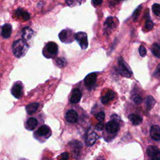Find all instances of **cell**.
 I'll return each instance as SVG.
<instances>
[{
  "instance_id": "1",
  "label": "cell",
  "mask_w": 160,
  "mask_h": 160,
  "mask_svg": "<svg viewBox=\"0 0 160 160\" xmlns=\"http://www.w3.org/2000/svg\"><path fill=\"white\" fill-rule=\"evenodd\" d=\"M12 48L14 56L18 58H20L26 54L29 49V46L28 44L22 39H19L13 42Z\"/></svg>"
},
{
  "instance_id": "2",
  "label": "cell",
  "mask_w": 160,
  "mask_h": 160,
  "mask_svg": "<svg viewBox=\"0 0 160 160\" xmlns=\"http://www.w3.org/2000/svg\"><path fill=\"white\" fill-rule=\"evenodd\" d=\"M118 69L119 73L126 78H130L132 75L131 69L127 66L126 63L123 61L122 58H119L118 59Z\"/></svg>"
},
{
  "instance_id": "3",
  "label": "cell",
  "mask_w": 160,
  "mask_h": 160,
  "mask_svg": "<svg viewBox=\"0 0 160 160\" xmlns=\"http://www.w3.org/2000/svg\"><path fill=\"white\" fill-rule=\"evenodd\" d=\"M74 38L79 43L82 49H85L88 46V36L86 32H78L74 35Z\"/></svg>"
},
{
  "instance_id": "4",
  "label": "cell",
  "mask_w": 160,
  "mask_h": 160,
  "mask_svg": "<svg viewBox=\"0 0 160 160\" xmlns=\"http://www.w3.org/2000/svg\"><path fill=\"white\" fill-rule=\"evenodd\" d=\"M46 51V53L44 54V56L46 57L47 55L48 54V55H49V58H52V56H56V54L58 53V46L56 43H55L54 42H49L46 45L43 51Z\"/></svg>"
},
{
  "instance_id": "5",
  "label": "cell",
  "mask_w": 160,
  "mask_h": 160,
  "mask_svg": "<svg viewBox=\"0 0 160 160\" xmlns=\"http://www.w3.org/2000/svg\"><path fill=\"white\" fill-rule=\"evenodd\" d=\"M73 34L69 29H63L59 34V38L61 42L69 43L73 41Z\"/></svg>"
},
{
  "instance_id": "6",
  "label": "cell",
  "mask_w": 160,
  "mask_h": 160,
  "mask_svg": "<svg viewBox=\"0 0 160 160\" xmlns=\"http://www.w3.org/2000/svg\"><path fill=\"white\" fill-rule=\"evenodd\" d=\"M147 154L151 160H160V152L159 149L154 146H149L146 150Z\"/></svg>"
},
{
  "instance_id": "7",
  "label": "cell",
  "mask_w": 160,
  "mask_h": 160,
  "mask_svg": "<svg viewBox=\"0 0 160 160\" xmlns=\"http://www.w3.org/2000/svg\"><path fill=\"white\" fill-rule=\"evenodd\" d=\"M97 75L95 72H91L88 74L84 78V84L89 89H92L96 82Z\"/></svg>"
},
{
  "instance_id": "8",
  "label": "cell",
  "mask_w": 160,
  "mask_h": 160,
  "mask_svg": "<svg viewBox=\"0 0 160 160\" xmlns=\"http://www.w3.org/2000/svg\"><path fill=\"white\" fill-rule=\"evenodd\" d=\"M106 129L109 133L114 134L119 131V124L115 120L109 121L106 124Z\"/></svg>"
},
{
  "instance_id": "9",
  "label": "cell",
  "mask_w": 160,
  "mask_h": 160,
  "mask_svg": "<svg viewBox=\"0 0 160 160\" xmlns=\"http://www.w3.org/2000/svg\"><path fill=\"white\" fill-rule=\"evenodd\" d=\"M66 120L70 123H75L78 120V114L75 110H68L65 115Z\"/></svg>"
},
{
  "instance_id": "10",
  "label": "cell",
  "mask_w": 160,
  "mask_h": 160,
  "mask_svg": "<svg viewBox=\"0 0 160 160\" xmlns=\"http://www.w3.org/2000/svg\"><path fill=\"white\" fill-rule=\"evenodd\" d=\"M34 36V31L29 28L26 27L22 29V40L28 44V41H29Z\"/></svg>"
},
{
  "instance_id": "11",
  "label": "cell",
  "mask_w": 160,
  "mask_h": 160,
  "mask_svg": "<svg viewBox=\"0 0 160 160\" xmlns=\"http://www.w3.org/2000/svg\"><path fill=\"white\" fill-rule=\"evenodd\" d=\"M11 94L12 96L17 98L19 99L22 95V87L20 84H15L11 88Z\"/></svg>"
},
{
  "instance_id": "12",
  "label": "cell",
  "mask_w": 160,
  "mask_h": 160,
  "mask_svg": "<svg viewBox=\"0 0 160 160\" xmlns=\"http://www.w3.org/2000/svg\"><path fill=\"white\" fill-rule=\"evenodd\" d=\"M150 135L154 141H159L160 139V128L158 125H153L151 127Z\"/></svg>"
},
{
  "instance_id": "13",
  "label": "cell",
  "mask_w": 160,
  "mask_h": 160,
  "mask_svg": "<svg viewBox=\"0 0 160 160\" xmlns=\"http://www.w3.org/2000/svg\"><path fill=\"white\" fill-rule=\"evenodd\" d=\"M98 138V136L96 133L92 132L91 133H89L86 138L85 142L88 146H92L96 141V140Z\"/></svg>"
},
{
  "instance_id": "14",
  "label": "cell",
  "mask_w": 160,
  "mask_h": 160,
  "mask_svg": "<svg viewBox=\"0 0 160 160\" xmlns=\"http://www.w3.org/2000/svg\"><path fill=\"white\" fill-rule=\"evenodd\" d=\"M81 92L78 89H75L73 90L70 98V102L71 103H77L78 102L81 98Z\"/></svg>"
},
{
  "instance_id": "15",
  "label": "cell",
  "mask_w": 160,
  "mask_h": 160,
  "mask_svg": "<svg viewBox=\"0 0 160 160\" xmlns=\"http://www.w3.org/2000/svg\"><path fill=\"white\" fill-rule=\"evenodd\" d=\"M12 32V26L9 24H6L2 27L1 35L4 38H8L10 37Z\"/></svg>"
},
{
  "instance_id": "16",
  "label": "cell",
  "mask_w": 160,
  "mask_h": 160,
  "mask_svg": "<svg viewBox=\"0 0 160 160\" xmlns=\"http://www.w3.org/2000/svg\"><path fill=\"white\" fill-rule=\"evenodd\" d=\"M115 96V93L112 90H109L101 98V102L103 104H107L110 101L113 99Z\"/></svg>"
},
{
  "instance_id": "17",
  "label": "cell",
  "mask_w": 160,
  "mask_h": 160,
  "mask_svg": "<svg viewBox=\"0 0 160 160\" xmlns=\"http://www.w3.org/2000/svg\"><path fill=\"white\" fill-rule=\"evenodd\" d=\"M38 125V121L34 118H30L26 121V128L30 131L34 130Z\"/></svg>"
},
{
  "instance_id": "18",
  "label": "cell",
  "mask_w": 160,
  "mask_h": 160,
  "mask_svg": "<svg viewBox=\"0 0 160 160\" xmlns=\"http://www.w3.org/2000/svg\"><path fill=\"white\" fill-rule=\"evenodd\" d=\"M15 13L18 17L22 18L24 21H28L30 18V14L27 11H24L22 9H18Z\"/></svg>"
},
{
  "instance_id": "19",
  "label": "cell",
  "mask_w": 160,
  "mask_h": 160,
  "mask_svg": "<svg viewBox=\"0 0 160 160\" xmlns=\"http://www.w3.org/2000/svg\"><path fill=\"white\" fill-rule=\"evenodd\" d=\"M128 118L130 120V121L132 122V124L135 126H137V125H139V124H141L142 122V118H141L139 116L134 114H131L129 115Z\"/></svg>"
},
{
  "instance_id": "20",
  "label": "cell",
  "mask_w": 160,
  "mask_h": 160,
  "mask_svg": "<svg viewBox=\"0 0 160 160\" xmlns=\"http://www.w3.org/2000/svg\"><path fill=\"white\" fill-rule=\"evenodd\" d=\"M50 132V128L47 125H42L38 129L36 133L40 136H45Z\"/></svg>"
},
{
  "instance_id": "21",
  "label": "cell",
  "mask_w": 160,
  "mask_h": 160,
  "mask_svg": "<svg viewBox=\"0 0 160 160\" xmlns=\"http://www.w3.org/2000/svg\"><path fill=\"white\" fill-rule=\"evenodd\" d=\"M38 108H39V104L36 103V102H34V103H31V104H28L26 107V111H27L28 114H32L35 112L37 111Z\"/></svg>"
},
{
  "instance_id": "22",
  "label": "cell",
  "mask_w": 160,
  "mask_h": 160,
  "mask_svg": "<svg viewBox=\"0 0 160 160\" xmlns=\"http://www.w3.org/2000/svg\"><path fill=\"white\" fill-rule=\"evenodd\" d=\"M155 103H156L155 99L151 96H148L147 97L146 100V108L148 111L151 110L153 108Z\"/></svg>"
},
{
  "instance_id": "23",
  "label": "cell",
  "mask_w": 160,
  "mask_h": 160,
  "mask_svg": "<svg viewBox=\"0 0 160 160\" xmlns=\"http://www.w3.org/2000/svg\"><path fill=\"white\" fill-rule=\"evenodd\" d=\"M104 26L106 29H112L115 27V24L113 21V18L112 17H109L106 19L104 22Z\"/></svg>"
},
{
  "instance_id": "24",
  "label": "cell",
  "mask_w": 160,
  "mask_h": 160,
  "mask_svg": "<svg viewBox=\"0 0 160 160\" xmlns=\"http://www.w3.org/2000/svg\"><path fill=\"white\" fill-rule=\"evenodd\" d=\"M151 51L152 53L158 58H159V54H160V48H159V45L158 43H154L153 44V45L152 46L151 48Z\"/></svg>"
},
{
  "instance_id": "25",
  "label": "cell",
  "mask_w": 160,
  "mask_h": 160,
  "mask_svg": "<svg viewBox=\"0 0 160 160\" xmlns=\"http://www.w3.org/2000/svg\"><path fill=\"white\" fill-rule=\"evenodd\" d=\"M152 9L153 12L155 14L156 16H159L160 15V5L158 3H155L152 5Z\"/></svg>"
},
{
  "instance_id": "26",
  "label": "cell",
  "mask_w": 160,
  "mask_h": 160,
  "mask_svg": "<svg viewBox=\"0 0 160 160\" xmlns=\"http://www.w3.org/2000/svg\"><path fill=\"white\" fill-rule=\"evenodd\" d=\"M95 117H96V119L99 121V122H102L104 120L105 114H104V112L101 111V112H99L97 114H96Z\"/></svg>"
},
{
  "instance_id": "27",
  "label": "cell",
  "mask_w": 160,
  "mask_h": 160,
  "mask_svg": "<svg viewBox=\"0 0 160 160\" xmlns=\"http://www.w3.org/2000/svg\"><path fill=\"white\" fill-rule=\"evenodd\" d=\"M153 26H154V24H153V22H152L151 20L148 19V20H147V21H146L145 25H144V27H145L146 29H147V30H151V29H152Z\"/></svg>"
},
{
  "instance_id": "28",
  "label": "cell",
  "mask_w": 160,
  "mask_h": 160,
  "mask_svg": "<svg viewBox=\"0 0 160 160\" xmlns=\"http://www.w3.org/2000/svg\"><path fill=\"white\" fill-rule=\"evenodd\" d=\"M141 6H139L134 12L133 14H132V17H133V20L134 21H136L139 13L141 12Z\"/></svg>"
},
{
  "instance_id": "29",
  "label": "cell",
  "mask_w": 160,
  "mask_h": 160,
  "mask_svg": "<svg viewBox=\"0 0 160 160\" xmlns=\"http://www.w3.org/2000/svg\"><path fill=\"white\" fill-rule=\"evenodd\" d=\"M139 53L141 57H144L146 54V49L143 46H140L139 48Z\"/></svg>"
},
{
  "instance_id": "30",
  "label": "cell",
  "mask_w": 160,
  "mask_h": 160,
  "mask_svg": "<svg viewBox=\"0 0 160 160\" xmlns=\"http://www.w3.org/2000/svg\"><path fill=\"white\" fill-rule=\"evenodd\" d=\"M133 101L136 104H140L142 102V98L141 96L136 94L133 98Z\"/></svg>"
},
{
  "instance_id": "31",
  "label": "cell",
  "mask_w": 160,
  "mask_h": 160,
  "mask_svg": "<svg viewBox=\"0 0 160 160\" xmlns=\"http://www.w3.org/2000/svg\"><path fill=\"white\" fill-rule=\"evenodd\" d=\"M56 63L58 64V66L59 67H62L65 65L66 62H65V59H62V58H58L56 60Z\"/></svg>"
},
{
  "instance_id": "32",
  "label": "cell",
  "mask_w": 160,
  "mask_h": 160,
  "mask_svg": "<svg viewBox=\"0 0 160 160\" xmlns=\"http://www.w3.org/2000/svg\"><path fill=\"white\" fill-rule=\"evenodd\" d=\"M59 160H69V154L67 152H62L60 156Z\"/></svg>"
},
{
  "instance_id": "33",
  "label": "cell",
  "mask_w": 160,
  "mask_h": 160,
  "mask_svg": "<svg viewBox=\"0 0 160 160\" xmlns=\"http://www.w3.org/2000/svg\"><path fill=\"white\" fill-rule=\"evenodd\" d=\"M104 128V124L102 122H99L96 126V129L97 131H101Z\"/></svg>"
},
{
  "instance_id": "34",
  "label": "cell",
  "mask_w": 160,
  "mask_h": 160,
  "mask_svg": "<svg viewBox=\"0 0 160 160\" xmlns=\"http://www.w3.org/2000/svg\"><path fill=\"white\" fill-rule=\"evenodd\" d=\"M92 4L95 6H98V5H100L101 3H102V1H98V0H96V1H92Z\"/></svg>"
},
{
  "instance_id": "35",
  "label": "cell",
  "mask_w": 160,
  "mask_h": 160,
  "mask_svg": "<svg viewBox=\"0 0 160 160\" xmlns=\"http://www.w3.org/2000/svg\"><path fill=\"white\" fill-rule=\"evenodd\" d=\"M156 72H157L154 76H158L159 75V64L158 66V67H157V69H156Z\"/></svg>"
}]
</instances>
